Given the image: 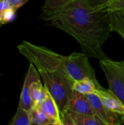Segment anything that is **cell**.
I'll list each match as a JSON object with an SVG mask.
<instances>
[{"instance_id": "obj_19", "label": "cell", "mask_w": 124, "mask_h": 125, "mask_svg": "<svg viewBox=\"0 0 124 125\" xmlns=\"http://www.w3.org/2000/svg\"><path fill=\"white\" fill-rule=\"evenodd\" d=\"M109 10L116 9H124V0H113L106 7Z\"/></svg>"}, {"instance_id": "obj_5", "label": "cell", "mask_w": 124, "mask_h": 125, "mask_svg": "<svg viewBox=\"0 0 124 125\" xmlns=\"http://www.w3.org/2000/svg\"><path fill=\"white\" fill-rule=\"evenodd\" d=\"M91 103L96 115L105 125H122L124 122V116L115 113L107 108L102 103L96 94H86Z\"/></svg>"}, {"instance_id": "obj_15", "label": "cell", "mask_w": 124, "mask_h": 125, "mask_svg": "<svg viewBox=\"0 0 124 125\" xmlns=\"http://www.w3.org/2000/svg\"><path fill=\"white\" fill-rule=\"evenodd\" d=\"M29 114L31 125H56L50 118L37 107H33L29 110Z\"/></svg>"}, {"instance_id": "obj_20", "label": "cell", "mask_w": 124, "mask_h": 125, "mask_svg": "<svg viewBox=\"0 0 124 125\" xmlns=\"http://www.w3.org/2000/svg\"><path fill=\"white\" fill-rule=\"evenodd\" d=\"M3 1H6L10 6H11L12 8L17 10L29 0H3Z\"/></svg>"}, {"instance_id": "obj_14", "label": "cell", "mask_w": 124, "mask_h": 125, "mask_svg": "<svg viewBox=\"0 0 124 125\" xmlns=\"http://www.w3.org/2000/svg\"><path fill=\"white\" fill-rule=\"evenodd\" d=\"M110 18L112 31L118 33L124 40V9L110 10Z\"/></svg>"}, {"instance_id": "obj_13", "label": "cell", "mask_w": 124, "mask_h": 125, "mask_svg": "<svg viewBox=\"0 0 124 125\" xmlns=\"http://www.w3.org/2000/svg\"><path fill=\"white\" fill-rule=\"evenodd\" d=\"M102 88L103 87L99 83V82H95L94 81L87 78L74 81L72 86L73 90L84 94H96V92Z\"/></svg>"}, {"instance_id": "obj_18", "label": "cell", "mask_w": 124, "mask_h": 125, "mask_svg": "<svg viewBox=\"0 0 124 125\" xmlns=\"http://www.w3.org/2000/svg\"><path fill=\"white\" fill-rule=\"evenodd\" d=\"M111 1L113 0H84L87 6L94 9L105 8Z\"/></svg>"}, {"instance_id": "obj_2", "label": "cell", "mask_w": 124, "mask_h": 125, "mask_svg": "<svg viewBox=\"0 0 124 125\" xmlns=\"http://www.w3.org/2000/svg\"><path fill=\"white\" fill-rule=\"evenodd\" d=\"M18 49L37 68L45 86L56 100L60 114L63 113L68 108L74 92V81L66 70L64 56L27 41L19 44Z\"/></svg>"}, {"instance_id": "obj_4", "label": "cell", "mask_w": 124, "mask_h": 125, "mask_svg": "<svg viewBox=\"0 0 124 125\" xmlns=\"http://www.w3.org/2000/svg\"><path fill=\"white\" fill-rule=\"evenodd\" d=\"M99 65L107 81L109 89L124 104V62L108 58L99 60Z\"/></svg>"}, {"instance_id": "obj_3", "label": "cell", "mask_w": 124, "mask_h": 125, "mask_svg": "<svg viewBox=\"0 0 124 125\" xmlns=\"http://www.w3.org/2000/svg\"><path fill=\"white\" fill-rule=\"evenodd\" d=\"M63 61L67 73L74 81L87 78L98 82L88 56L83 52H73L69 56H64Z\"/></svg>"}, {"instance_id": "obj_8", "label": "cell", "mask_w": 124, "mask_h": 125, "mask_svg": "<svg viewBox=\"0 0 124 125\" xmlns=\"http://www.w3.org/2000/svg\"><path fill=\"white\" fill-rule=\"evenodd\" d=\"M74 112L86 114V115H96L91 103H89L86 94L74 90L71 100L69 103L68 108Z\"/></svg>"}, {"instance_id": "obj_11", "label": "cell", "mask_w": 124, "mask_h": 125, "mask_svg": "<svg viewBox=\"0 0 124 125\" xmlns=\"http://www.w3.org/2000/svg\"><path fill=\"white\" fill-rule=\"evenodd\" d=\"M74 0H44L41 9V18L48 21L59 10Z\"/></svg>"}, {"instance_id": "obj_12", "label": "cell", "mask_w": 124, "mask_h": 125, "mask_svg": "<svg viewBox=\"0 0 124 125\" xmlns=\"http://www.w3.org/2000/svg\"><path fill=\"white\" fill-rule=\"evenodd\" d=\"M48 91L45 85L42 84L40 78L34 80L30 86V95L33 103V107L40 105L46 98Z\"/></svg>"}, {"instance_id": "obj_7", "label": "cell", "mask_w": 124, "mask_h": 125, "mask_svg": "<svg viewBox=\"0 0 124 125\" xmlns=\"http://www.w3.org/2000/svg\"><path fill=\"white\" fill-rule=\"evenodd\" d=\"M40 78V75L37 70V68L34 67V65L31 63H30L29 67L28 69L24 82H23V86L22 88V91L20 93V100H19V104L18 106L29 111L33 108V103L31 98L30 95V86L31 83Z\"/></svg>"}, {"instance_id": "obj_6", "label": "cell", "mask_w": 124, "mask_h": 125, "mask_svg": "<svg viewBox=\"0 0 124 125\" xmlns=\"http://www.w3.org/2000/svg\"><path fill=\"white\" fill-rule=\"evenodd\" d=\"M62 125H105L96 115H86L67 109L61 114Z\"/></svg>"}, {"instance_id": "obj_17", "label": "cell", "mask_w": 124, "mask_h": 125, "mask_svg": "<svg viewBox=\"0 0 124 125\" xmlns=\"http://www.w3.org/2000/svg\"><path fill=\"white\" fill-rule=\"evenodd\" d=\"M10 125H31L29 111L20 106L18 107L15 114L9 123Z\"/></svg>"}, {"instance_id": "obj_1", "label": "cell", "mask_w": 124, "mask_h": 125, "mask_svg": "<svg viewBox=\"0 0 124 125\" xmlns=\"http://www.w3.org/2000/svg\"><path fill=\"white\" fill-rule=\"evenodd\" d=\"M48 21L74 37L88 57L108 59L102 49L113 31L107 8L94 9L84 0H74Z\"/></svg>"}, {"instance_id": "obj_10", "label": "cell", "mask_w": 124, "mask_h": 125, "mask_svg": "<svg viewBox=\"0 0 124 125\" xmlns=\"http://www.w3.org/2000/svg\"><path fill=\"white\" fill-rule=\"evenodd\" d=\"M37 108L40 109L49 118H50L54 122L55 125H62L61 114L58 106L54 98L49 93V92L45 100L40 105L37 106Z\"/></svg>"}, {"instance_id": "obj_9", "label": "cell", "mask_w": 124, "mask_h": 125, "mask_svg": "<svg viewBox=\"0 0 124 125\" xmlns=\"http://www.w3.org/2000/svg\"><path fill=\"white\" fill-rule=\"evenodd\" d=\"M96 94L107 108L115 113L124 116V104L110 89L102 88L99 89Z\"/></svg>"}, {"instance_id": "obj_16", "label": "cell", "mask_w": 124, "mask_h": 125, "mask_svg": "<svg viewBox=\"0 0 124 125\" xmlns=\"http://www.w3.org/2000/svg\"><path fill=\"white\" fill-rule=\"evenodd\" d=\"M16 10L10 6L6 1L0 0V26L14 20Z\"/></svg>"}]
</instances>
